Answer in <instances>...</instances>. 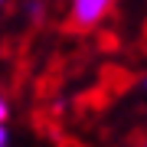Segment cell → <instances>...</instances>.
Masks as SVG:
<instances>
[{
  "instance_id": "obj_4",
  "label": "cell",
  "mask_w": 147,
  "mask_h": 147,
  "mask_svg": "<svg viewBox=\"0 0 147 147\" xmlns=\"http://www.w3.org/2000/svg\"><path fill=\"white\" fill-rule=\"evenodd\" d=\"M30 16H42V3L33 0V3H30Z\"/></svg>"
},
{
  "instance_id": "obj_2",
  "label": "cell",
  "mask_w": 147,
  "mask_h": 147,
  "mask_svg": "<svg viewBox=\"0 0 147 147\" xmlns=\"http://www.w3.org/2000/svg\"><path fill=\"white\" fill-rule=\"evenodd\" d=\"M7 118H10V105H7L3 95H0V124H7Z\"/></svg>"
},
{
  "instance_id": "obj_1",
  "label": "cell",
  "mask_w": 147,
  "mask_h": 147,
  "mask_svg": "<svg viewBox=\"0 0 147 147\" xmlns=\"http://www.w3.org/2000/svg\"><path fill=\"white\" fill-rule=\"evenodd\" d=\"M115 0H72L69 7V26L72 30H92L108 16Z\"/></svg>"
},
{
  "instance_id": "obj_5",
  "label": "cell",
  "mask_w": 147,
  "mask_h": 147,
  "mask_svg": "<svg viewBox=\"0 0 147 147\" xmlns=\"http://www.w3.org/2000/svg\"><path fill=\"white\" fill-rule=\"evenodd\" d=\"M3 3H7V0H0V7H3Z\"/></svg>"
},
{
  "instance_id": "obj_3",
  "label": "cell",
  "mask_w": 147,
  "mask_h": 147,
  "mask_svg": "<svg viewBox=\"0 0 147 147\" xmlns=\"http://www.w3.org/2000/svg\"><path fill=\"white\" fill-rule=\"evenodd\" d=\"M0 147H10V131H7V124H0Z\"/></svg>"
},
{
  "instance_id": "obj_6",
  "label": "cell",
  "mask_w": 147,
  "mask_h": 147,
  "mask_svg": "<svg viewBox=\"0 0 147 147\" xmlns=\"http://www.w3.org/2000/svg\"><path fill=\"white\" fill-rule=\"evenodd\" d=\"M144 147H147V144H144Z\"/></svg>"
}]
</instances>
